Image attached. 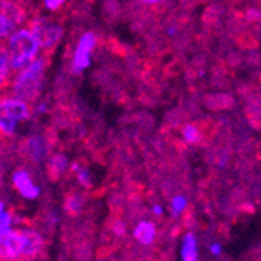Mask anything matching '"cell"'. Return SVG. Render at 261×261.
Masks as SVG:
<instances>
[{
	"instance_id": "obj_2",
	"label": "cell",
	"mask_w": 261,
	"mask_h": 261,
	"mask_svg": "<svg viewBox=\"0 0 261 261\" xmlns=\"http://www.w3.org/2000/svg\"><path fill=\"white\" fill-rule=\"evenodd\" d=\"M44 60L36 58L33 63L20 70L13 85L14 97L23 102H32L38 97L44 80Z\"/></svg>"
},
{
	"instance_id": "obj_16",
	"label": "cell",
	"mask_w": 261,
	"mask_h": 261,
	"mask_svg": "<svg viewBox=\"0 0 261 261\" xmlns=\"http://www.w3.org/2000/svg\"><path fill=\"white\" fill-rule=\"evenodd\" d=\"M186 205H188V200L183 196H177V197H174L171 200V210L175 213V215H180V213H183Z\"/></svg>"
},
{
	"instance_id": "obj_22",
	"label": "cell",
	"mask_w": 261,
	"mask_h": 261,
	"mask_svg": "<svg viewBox=\"0 0 261 261\" xmlns=\"http://www.w3.org/2000/svg\"><path fill=\"white\" fill-rule=\"evenodd\" d=\"M221 244H211L210 246V250H211V253L213 255H221Z\"/></svg>"
},
{
	"instance_id": "obj_8",
	"label": "cell",
	"mask_w": 261,
	"mask_h": 261,
	"mask_svg": "<svg viewBox=\"0 0 261 261\" xmlns=\"http://www.w3.org/2000/svg\"><path fill=\"white\" fill-rule=\"evenodd\" d=\"M13 185L14 188L17 189V193L22 196V197H25L29 200H35L39 197L41 191H39V186L33 183L32 177L29 172L25 171H16L13 174Z\"/></svg>"
},
{
	"instance_id": "obj_18",
	"label": "cell",
	"mask_w": 261,
	"mask_h": 261,
	"mask_svg": "<svg viewBox=\"0 0 261 261\" xmlns=\"http://www.w3.org/2000/svg\"><path fill=\"white\" fill-rule=\"evenodd\" d=\"M74 171H75L77 178L80 180V183H82L83 186H89V185H91V177H89V172H88V171L79 168V166H74Z\"/></svg>"
},
{
	"instance_id": "obj_13",
	"label": "cell",
	"mask_w": 261,
	"mask_h": 261,
	"mask_svg": "<svg viewBox=\"0 0 261 261\" xmlns=\"http://www.w3.org/2000/svg\"><path fill=\"white\" fill-rule=\"evenodd\" d=\"M0 211H2V218H0V224H2V233L0 236H5L8 231H11V224H13V216L11 213L5 210V203L2 202V206H0Z\"/></svg>"
},
{
	"instance_id": "obj_7",
	"label": "cell",
	"mask_w": 261,
	"mask_h": 261,
	"mask_svg": "<svg viewBox=\"0 0 261 261\" xmlns=\"http://www.w3.org/2000/svg\"><path fill=\"white\" fill-rule=\"evenodd\" d=\"M23 19V11L13 2H8V0H4L2 2V16H0V35L2 38L11 36L14 33L16 25L22 22Z\"/></svg>"
},
{
	"instance_id": "obj_23",
	"label": "cell",
	"mask_w": 261,
	"mask_h": 261,
	"mask_svg": "<svg viewBox=\"0 0 261 261\" xmlns=\"http://www.w3.org/2000/svg\"><path fill=\"white\" fill-rule=\"evenodd\" d=\"M152 210H153V215H155V216H161V215H163V208H161L160 205H155Z\"/></svg>"
},
{
	"instance_id": "obj_24",
	"label": "cell",
	"mask_w": 261,
	"mask_h": 261,
	"mask_svg": "<svg viewBox=\"0 0 261 261\" xmlns=\"http://www.w3.org/2000/svg\"><path fill=\"white\" fill-rule=\"evenodd\" d=\"M142 2H146V4H156V2H160V0H142Z\"/></svg>"
},
{
	"instance_id": "obj_10",
	"label": "cell",
	"mask_w": 261,
	"mask_h": 261,
	"mask_svg": "<svg viewBox=\"0 0 261 261\" xmlns=\"http://www.w3.org/2000/svg\"><path fill=\"white\" fill-rule=\"evenodd\" d=\"M23 238H25V247H23V258L32 259L42 249L41 234L33 230H23Z\"/></svg>"
},
{
	"instance_id": "obj_1",
	"label": "cell",
	"mask_w": 261,
	"mask_h": 261,
	"mask_svg": "<svg viewBox=\"0 0 261 261\" xmlns=\"http://www.w3.org/2000/svg\"><path fill=\"white\" fill-rule=\"evenodd\" d=\"M41 49L38 36L30 29L16 30L8 39V57L11 69H23L36 60Z\"/></svg>"
},
{
	"instance_id": "obj_9",
	"label": "cell",
	"mask_w": 261,
	"mask_h": 261,
	"mask_svg": "<svg viewBox=\"0 0 261 261\" xmlns=\"http://www.w3.org/2000/svg\"><path fill=\"white\" fill-rule=\"evenodd\" d=\"M133 236L135 240L142 244V246H149L155 241L156 238V228H155V224L153 222H149V221H141L135 230H133Z\"/></svg>"
},
{
	"instance_id": "obj_11",
	"label": "cell",
	"mask_w": 261,
	"mask_h": 261,
	"mask_svg": "<svg viewBox=\"0 0 261 261\" xmlns=\"http://www.w3.org/2000/svg\"><path fill=\"white\" fill-rule=\"evenodd\" d=\"M181 259L183 261H199L197 241L193 233H186L181 244Z\"/></svg>"
},
{
	"instance_id": "obj_6",
	"label": "cell",
	"mask_w": 261,
	"mask_h": 261,
	"mask_svg": "<svg viewBox=\"0 0 261 261\" xmlns=\"http://www.w3.org/2000/svg\"><path fill=\"white\" fill-rule=\"evenodd\" d=\"M23 247H25L23 230H11L2 236V256L5 261H19L23 258Z\"/></svg>"
},
{
	"instance_id": "obj_3",
	"label": "cell",
	"mask_w": 261,
	"mask_h": 261,
	"mask_svg": "<svg viewBox=\"0 0 261 261\" xmlns=\"http://www.w3.org/2000/svg\"><path fill=\"white\" fill-rule=\"evenodd\" d=\"M0 111H2V116H0V127H2L4 135H13L17 122L25 121L30 113L27 102H23L17 97L4 99L2 105H0Z\"/></svg>"
},
{
	"instance_id": "obj_14",
	"label": "cell",
	"mask_w": 261,
	"mask_h": 261,
	"mask_svg": "<svg viewBox=\"0 0 261 261\" xmlns=\"http://www.w3.org/2000/svg\"><path fill=\"white\" fill-rule=\"evenodd\" d=\"M66 208L67 211L70 213V215H79V213L82 211L83 208V200L80 196H72V197H69L67 202H66Z\"/></svg>"
},
{
	"instance_id": "obj_17",
	"label": "cell",
	"mask_w": 261,
	"mask_h": 261,
	"mask_svg": "<svg viewBox=\"0 0 261 261\" xmlns=\"http://www.w3.org/2000/svg\"><path fill=\"white\" fill-rule=\"evenodd\" d=\"M8 67H11L8 52L2 50V55H0V74H2V79H5L8 75Z\"/></svg>"
},
{
	"instance_id": "obj_20",
	"label": "cell",
	"mask_w": 261,
	"mask_h": 261,
	"mask_svg": "<svg viewBox=\"0 0 261 261\" xmlns=\"http://www.w3.org/2000/svg\"><path fill=\"white\" fill-rule=\"evenodd\" d=\"M32 152L35 153V156H36L38 160L42 156V149H41V146H39V141H38V139L32 141Z\"/></svg>"
},
{
	"instance_id": "obj_19",
	"label": "cell",
	"mask_w": 261,
	"mask_h": 261,
	"mask_svg": "<svg viewBox=\"0 0 261 261\" xmlns=\"http://www.w3.org/2000/svg\"><path fill=\"white\" fill-rule=\"evenodd\" d=\"M64 2H66V0H44V5H45L47 10L55 11V10H58Z\"/></svg>"
},
{
	"instance_id": "obj_12",
	"label": "cell",
	"mask_w": 261,
	"mask_h": 261,
	"mask_svg": "<svg viewBox=\"0 0 261 261\" xmlns=\"http://www.w3.org/2000/svg\"><path fill=\"white\" fill-rule=\"evenodd\" d=\"M181 136H183V139L188 142V144H194V142H197L200 139V132H199V128L196 125L188 124V125L183 127Z\"/></svg>"
},
{
	"instance_id": "obj_5",
	"label": "cell",
	"mask_w": 261,
	"mask_h": 261,
	"mask_svg": "<svg viewBox=\"0 0 261 261\" xmlns=\"http://www.w3.org/2000/svg\"><path fill=\"white\" fill-rule=\"evenodd\" d=\"M96 44H97V36L92 32H86L80 38L75 47L74 60H72V67L75 72H83L85 69L91 66V55H92V50L96 49Z\"/></svg>"
},
{
	"instance_id": "obj_21",
	"label": "cell",
	"mask_w": 261,
	"mask_h": 261,
	"mask_svg": "<svg viewBox=\"0 0 261 261\" xmlns=\"http://www.w3.org/2000/svg\"><path fill=\"white\" fill-rule=\"evenodd\" d=\"M124 231H125V225L124 224H121V222H117L116 225H114V233L116 234H124Z\"/></svg>"
},
{
	"instance_id": "obj_15",
	"label": "cell",
	"mask_w": 261,
	"mask_h": 261,
	"mask_svg": "<svg viewBox=\"0 0 261 261\" xmlns=\"http://www.w3.org/2000/svg\"><path fill=\"white\" fill-rule=\"evenodd\" d=\"M66 166H67V160H66V156H63V155H55V156L52 158V161H50V169H52L57 175H60V174L66 169Z\"/></svg>"
},
{
	"instance_id": "obj_4",
	"label": "cell",
	"mask_w": 261,
	"mask_h": 261,
	"mask_svg": "<svg viewBox=\"0 0 261 261\" xmlns=\"http://www.w3.org/2000/svg\"><path fill=\"white\" fill-rule=\"evenodd\" d=\"M32 30L38 36L41 49L44 50H52L54 47L60 42L63 30L58 23L50 22L47 19H38L32 23Z\"/></svg>"
}]
</instances>
